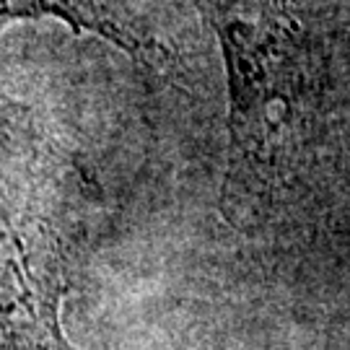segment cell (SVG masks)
I'll return each instance as SVG.
<instances>
[{"label": "cell", "mask_w": 350, "mask_h": 350, "mask_svg": "<svg viewBox=\"0 0 350 350\" xmlns=\"http://www.w3.org/2000/svg\"><path fill=\"white\" fill-rule=\"evenodd\" d=\"M224 47L231 148L262 159L299 96L304 29L296 0H198Z\"/></svg>", "instance_id": "obj_1"}, {"label": "cell", "mask_w": 350, "mask_h": 350, "mask_svg": "<svg viewBox=\"0 0 350 350\" xmlns=\"http://www.w3.org/2000/svg\"><path fill=\"white\" fill-rule=\"evenodd\" d=\"M57 18L78 31H91L117 42L120 47L133 50V37L114 24L104 11L94 8L88 0H0V31L13 21L24 18Z\"/></svg>", "instance_id": "obj_2"}]
</instances>
